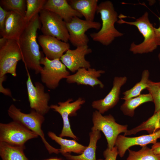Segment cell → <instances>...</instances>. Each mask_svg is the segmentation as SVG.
I'll return each instance as SVG.
<instances>
[{
  "label": "cell",
  "mask_w": 160,
  "mask_h": 160,
  "mask_svg": "<svg viewBox=\"0 0 160 160\" xmlns=\"http://www.w3.org/2000/svg\"><path fill=\"white\" fill-rule=\"evenodd\" d=\"M47 0H26V10L25 18L27 22L40 13Z\"/></svg>",
  "instance_id": "cell-29"
},
{
  "label": "cell",
  "mask_w": 160,
  "mask_h": 160,
  "mask_svg": "<svg viewBox=\"0 0 160 160\" xmlns=\"http://www.w3.org/2000/svg\"><path fill=\"white\" fill-rule=\"evenodd\" d=\"M41 23V31L43 35L56 38L68 43L69 36L66 23L57 14L43 9L39 13Z\"/></svg>",
  "instance_id": "cell-7"
},
{
  "label": "cell",
  "mask_w": 160,
  "mask_h": 160,
  "mask_svg": "<svg viewBox=\"0 0 160 160\" xmlns=\"http://www.w3.org/2000/svg\"><path fill=\"white\" fill-rule=\"evenodd\" d=\"M160 138V129L148 135H143L134 137H128L119 135L115 143V146L117 149L118 155L123 157L126 151L131 147L139 145L142 147L149 144H154Z\"/></svg>",
  "instance_id": "cell-15"
},
{
  "label": "cell",
  "mask_w": 160,
  "mask_h": 160,
  "mask_svg": "<svg viewBox=\"0 0 160 160\" xmlns=\"http://www.w3.org/2000/svg\"><path fill=\"white\" fill-rule=\"evenodd\" d=\"M127 80L125 76L114 77L109 92L104 98L92 102V107L102 114L114 107L119 101L121 88Z\"/></svg>",
  "instance_id": "cell-14"
},
{
  "label": "cell",
  "mask_w": 160,
  "mask_h": 160,
  "mask_svg": "<svg viewBox=\"0 0 160 160\" xmlns=\"http://www.w3.org/2000/svg\"><path fill=\"white\" fill-rule=\"evenodd\" d=\"M66 25L69 34V41L76 47L87 45L89 39L85 33L86 31L91 28L99 30L101 27L99 22L83 20L77 17L66 23Z\"/></svg>",
  "instance_id": "cell-10"
},
{
  "label": "cell",
  "mask_w": 160,
  "mask_h": 160,
  "mask_svg": "<svg viewBox=\"0 0 160 160\" xmlns=\"http://www.w3.org/2000/svg\"><path fill=\"white\" fill-rule=\"evenodd\" d=\"M44 160H62L61 159L57 158H52Z\"/></svg>",
  "instance_id": "cell-37"
},
{
  "label": "cell",
  "mask_w": 160,
  "mask_h": 160,
  "mask_svg": "<svg viewBox=\"0 0 160 160\" xmlns=\"http://www.w3.org/2000/svg\"><path fill=\"white\" fill-rule=\"evenodd\" d=\"M160 129V109L148 120L137 126L129 130L125 133L126 135H135L138 132L145 130L151 134Z\"/></svg>",
  "instance_id": "cell-25"
},
{
  "label": "cell",
  "mask_w": 160,
  "mask_h": 160,
  "mask_svg": "<svg viewBox=\"0 0 160 160\" xmlns=\"http://www.w3.org/2000/svg\"><path fill=\"white\" fill-rule=\"evenodd\" d=\"M89 142L88 145L83 152L77 156L69 153L63 154L68 160H96V151L97 141L101 137L100 131L93 130L89 134Z\"/></svg>",
  "instance_id": "cell-20"
},
{
  "label": "cell",
  "mask_w": 160,
  "mask_h": 160,
  "mask_svg": "<svg viewBox=\"0 0 160 160\" xmlns=\"http://www.w3.org/2000/svg\"><path fill=\"white\" fill-rule=\"evenodd\" d=\"M7 112L8 115L13 121L21 124L40 137L50 154L60 153L59 149L50 145L45 138L41 129L42 124L45 120L44 116L33 110H31L28 113H24L13 104L9 106Z\"/></svg>",
  "instance_id": "cell-4"
},
{
  "label": "cell",
  "mask_w": 160,
  "mask_h": 160,
  "mask_svg": "<svg viewBox=\"0 0 160 160\" xmlns=\"http://www.w3.org/2000/svg\"><path fill=\"white\" fill-rule=\"evenodd\" d=\"M38 40L45 57L50 60L60 59L64 53L70 49L68 43L52 36L41 35L38 36Z\"/></svg>",
  "instance_id": "cell-17"
},
{
  "label": "cell",
  "mask_w": 160,
  "mask_h": 160,
  "mask_svg": "<svg viewBox=\"0 0 160 160\" xmlns=\"http://www.w3.org/2000/svg\"><path fill=\"white\" fill-rule=\"evenodd\" d=\"M41 23L39 14L27 23L20 36L18 42L22 59L27 69L33 70L36 74L40 73L43 67L40 60L43 57L37 42V31L40 29Z\"/></svg>",
  "instance_id": "cell-1"
},
{
  "label": "cell",
  "mask_w": 160,
  "mask_h": 160,
  "mask_svg": "<svg viewBox=\"0 0 160 160\" xmlns=\"http://www.w3.org/2000/svg\"><path fill=\"white\" fill-rule=\"evenodd\" d=\"M40 64L44 66L40 73L41 81L51 89L56 88L60 81L70 75L69 71L60 59L50 60L43 57Z\"/></svg>",
  "instance_id": "cell-8"
},
{
  "label": "cell",
  "mask_w": 160,
  "mask_h": 160,
  "mask_svg": "<svg viewBox=\"0 0 160 160\" xmlns=\"http://www.w3.org/2000/svg\"><path fill=\"white\" fill-rule=\"evenodd\" d=\"M96 13L100 14L102 24L98 32L90 34V36L94 41L107 46L116 38L123 35V33L115 27V23L118 21V16L111 1H106L101 2L98 5Z\"/></svg>",
  "instance_id": "cell-2"
},
{
  "label": "cell",
  "mask_w": 160,
  "mask_h": 160,
  "mask_svg": "<svg viewBox=\"0 0 160 160\" xmlns=\"http://www.w3.org/2000/svg\"><path fill=\"white\" fill-rule=\"evenodd\" d=\"M68 1L72 8L80 12L84 17L85 20L94 21L98 0H69Z\"/></svg>",
  "instance_id": "cell-21"
},
{
  "label": "cell",
  "mask_w": 160,
  "mask_h": 160,
  "mask_svg": "<svg viewBox=\"0 0 160 160\" xmlns=\"http://www.w3.org/2000/svg\"><path fill=\"white\" fill-rule=\"evenodd\" d=\"M159 19L160 22V26L158 28H154L156 36L157 38H160V17H159Z\"/></svg>",
  "instance_id": "cell-35"
},
{
  "label": "cell",
  "mask_w": 160,
  "mask_h": 160,
  "mask_svg": "<svg viewBox=\"0 0 160 160\" xmlns=\"http://www.w3.org/2000/svg\"><path fill=\"white\" fill-rule=\"evenodd\" d=\"M9 11H7L0 6V31L3 29Z\"/></svg>",
  "instance_id": "cell-32"
},
{
  "label": "cell",
  "mask_w": 160,
  "mask_h": 160,
  "mask_svg": "<svg viewBox=\"0 0 160 160\" xmlns=\"http://www.w3.org/2000/svg\"><path fill=\"white\" fill-rule=\"evenodd\" d=\"M72 99H69L64 102H60L58 105H52L50 109L59 113L63 120V126L59 136L63 137H68L75 140H78V137L73 134L71 128L69 116H75L76 111L80 109L81 105L84 104L85 100L81 97L79 98L75 101L72 102Z\"/></svg>",
  "instance_id": "cell-11"
},
{
  "label": "cell",
  "mask_w": 160,
  "mask_h": 160,
  "mask_svg": "<svg viewBox=\"0 0 160 160\" xmlns=\"http://www.w3.org/2000/svg\"><path fill=\"white\" fill-rule=\"evenodd\" d=\"M153 102V98L149 93L141 94L139 96L128 99L121 105L120 109L125 116H133L135 109L145 103Z\"/></svg>",
  "instance_id": "cell-23"
},
{
  "label": "cell",
  "mask_w": 160,
  "mask_h": 160,
  "mask_svg": "<svg viewBox=\"0 0 160 160\" xmlns=\"http://www.w3.org/2000/svg\"><path fill=\"white\" fill-rule=\"evenodd\" d=\"M129 155L126 160H160V155L155 154L151 148L143 146L137 151L128 149Z\"/></svg>",
  "instance_id": "cell-27"
},
{
  "label": "cell",
  "mask_w": 160,
  "mask_h": 160,
  "mask_svg": "<svg viewBox=\"0 0 160 160\" xmlns=\"http://www.w3.org/2000/svg\"><path fill=\"white\" fill-rule=\"evenodd\" d=\"M27 23L24 17L16 12L9 11L0 35L7 39L18 41Z\"/></svg>",
  "instance_id": "cell-16"
},
{
  "label": "cell",
  "mask_w": 160,
  "mask_h": 160,
  "mask_svg": "<svg viewBox=\"0 0 160 160\" xmlns=\"http://www.w3.org/2000/svg\"><path fill=\"white\" fill-rule=\"evenodd\" d=\"M38 136L17 121H13L8 123H0V142L25 147L27 141Z\"/></svg>",
  "instance_id": "cell-6"
},
{
  "label": "cell",
  "mask_w": 160,
  "mask_h": 160,
  "mask_svg": "<svg viewBox=\"0 0 160 160\" xmlns=\"http://www.w3.org/2000/svg\"><path fill=\"white\" fill-rule=\"evenodd\" d=\"M158 57L159 61L160 62V52L158 54Z\"/></svg>",
  "instance_id": "cell-39"
},
{
  "label": "cell",
  "mask_w": 160,
  "mask_h": 160,
  "mask_svg": "<svg viewBox=\"0 0 160 160\" xmlns=\"http://www.w3.org/2000/svg\"><path fill=\"white\" fill-rule=\"evenodd\" d=\"M149 76V71L147 69L144 70L142 73L140 81L136 84L132 88L124 92L123 93V97L121 99L125 100L141 95L142 90L146 89L148 87Z\"/></svg>",
  "instance_id": "cell-26"
},
{
  "label": "cell",
  "mask_w": 160,
  "mask_h": 160,
  "mask_svg": "<svg viewBox=\"0 0 160 160\" xmlns=\"http://www.w3.org/2000/svg\"><path fill=\"white\" fill-rule=\"evenodd\" d=\"M118 155L117 149L116 146L111 149L107 148L103 152L105 159H99L97 160H116Z\"/></svg>",
  "instance_id": "cell-31"
},
{
  "label": "cell",
  "mask_w": 160,
  "mask_h": 160,
  "mask_svg": "<svg viewBox=\"0 0 160 160\" xmlns=\"http://www.w3.org/2000/svg\"><path fill=\"white\" fill-rule=\"evenodd\" d=\"M48 135L60 146V153L62 155L71 152L81 154L87 147L77 142L75 140L65 139L57 136L54 132L49 131Z\"/></svg>",
  "instance_id": "cell-22"
},
{
  "label": "cell",
  "mask_w": 160,
  "mask_h": 160,
  "mask_svg": "<svg viewBox=\"0 0 160 160\" xmlns=\"http://www.w3.org/2000/svg\"><path fill=\"white\" fill-rule=\"evenodd\" d=\"M157 44L158 46H160V38H158L157 39Z\"/></svg>",
  "instance_id": "cell-38"
},
{
  "label": "cell",
  "mask_w": 160,
  "mask_h": 160,
  "mask_svg": "<svg viewBox=\"0 0 160 160\" xmlns=\"http://www.w3.org/2000/svg\"><path fill=\"white\" fill-rule=\"evenodd\" d=\"M7 39L2 37L0 39V47H2L5 44Z\"/></svg>",
  "instance_id": "cell-36"
},
{
  "label": "cell",
  "mask_w": 160,
  "mask_h": 160,
  "mask_svg": "<svg viewBox=\"0 0 160 160\" xmlns=\"http://www.w3.org/2000/svg\"><path fill=\"white\" fill-rule=\"evenodd\" d=\"M146 89L151 95L155 105L154 113L160 109V82H154L150 80Z\"/></svg>",
  "instance_id": "cell-30"
},
{
  "label": "cell",
  "mask_w": 160,
  "mask_h": 160,
  "mask_svg": "<svg viewBox=\"0 0 160 160\" xmlns=\"http://www.w3.org/2000/svg\"><path fill=\"white\" fill-rule=\"evenodd\" d=\"M159 5L160 6V0H159Z\"/></svg>",
  "instance_id": "cell-40"
},
{
  "label": "cell",
  "mask_w": 160,
  "mask_h": 160,
  "mask_svg": "<svg viewBox=\"0 0 160 160\" xmlns=\"http://www.w3.org/2000/svg\"><path fill=\"white\" fill-rule=\"evenodd\" d=\"M92 52V49L88 45L79 46L75 49L68 50L60 60L66 68L74 73L80 68L88 69L91 67L90 63L86 60L85 56Z\"/></svg>",
  "instance_id": "cell-13"
},
{
  "label": "cell",
  "mask_w": 160,
  "mask_h": 160,
  "mask_svg": "<svg viewBox=\"0 0 160 160\" xmlns=\"http://www.w3.org/2000/svg\"><path fill=\"white\" fill-rule=\"evenodd\" d=\"M93 126L92 131H102L105 135L108 143V148L112 149L115 145L116 140L119 134L125 133L128 130L127 125H121L116 122L111 114L103 116L96 110L92 116Z\"/></svg>",
  "instance_id": "cell-5"
},
{
  "label": "cell",
  "mask_w": 160,
  "mask_h": 160,
  "mask_svg": "<svg viewBox=\"0 0 160 160\" xmlns=\"http://www.w3.org/2000/svg\"><path fill=\"white\" fill-rule=\"evenodd\" d=\"M1 6L8 11L16 12L25 17L26 10L25 0H1Z\"/></svg>",
  "instance_id": "cell-28"
},
{
  "label": "cell",
  "mask_w": 160,
  "mask_h": 160,
  "mask_svg": "<svg viewBox=\"0 0 160 160\" xmlns=\"http://www.w3.org/2000/svg\"><path fill=\"white\" fill-rule=\"evenodd\" d=\"M155 154L160 155V142H156L152 145L151 148Z\"/></svg>",
  "instance_id": "cell-34"
},
{
  "label": "cell",
  "mask_w": 160,
  "mask_h": 160,
  "mask_svg": "<svg viewBox=\"0 0 160 160\" xmlns=\"http://www.w3.org/2000/svg\"><path fill=\"white\" fill-rule=\"evenodd\" d=\"M26 82L28 100L32 110L44 116L50 108L48 105L50 96L45 92L44 87L40 82H36L33 84L29 72Z\"/></svg>",
  "instance_id": "cell-12"
},
{
  "label": "cell",
  "mask_w": 160,
  "mask_h": 160,
  "mask_svg": "<svg viewBox=\"0 0 160 160\" xmlns=\"http://www.w3.org/2000/svg\"><path fill=\"white\" fill-rule=\"evenodd\" d=\"M22 59L18 41L7 39L0 47V77L7 73L15 77L17 63Z\"/></svg>",
  "instance_id": "cell-9"
},
{
  "label": "cell",
  "mask_w": 160,
  "mask_h": 160,
  "mask_svg": "<svg viewBox=\"0 0 160 160\" xmlns=\"http://www.w3.org/2000/svg\"><path fill=\"white\" fill-rule=\"evenodd\" d=\"M43 9L49 10L57 14L65 23L70 22L74 17H83L79 12L74 9L66 0H48Z\"/></svg>",
  "instance_id": "cell-19"
},
{
  "label": "cell",
  "mask_w": 160,
  "mask_h": 160,
  "mask_svg": "<svg viewBox=\"0 0 160 160\" xmlns=\"http://www.w3.org/2000/svg\"><path fill=\"white\" fill-rule=\"evenodd\" d=\"M105 73L103 70L94 68H81L74 74L69 75L66 78V82L69 84L76 83L78 85H89L92 87L99 86L103 88L104 85L98 78Z\"/></svg>",
  "instance_id": "cell-18"
},
{
  "label": "cell",
  "mask_w": 160,
  "mask_h": 160,
  "mask_svg": "<svg viewBox=\"0 0 160 160\" xmlns=\"http://www.w3.org/2000/svg\"><path fill=\"white\" fill-rule=\"evenodd\" d=\"M117 23L120 24H126L135 26L144 37L141 43L136 44L134 42L130 45L129 50L134 54H143L153 52L158 46L154 28L150 22L148 13L146 12L135 21L129 22L121 18Z\"/></svg>",
  "instance_id": "cell-3"
},
{
  "label": "cell",
  "mask_w": 160,
  "mask_h": 160,
  "mask_svg": "<svg viewBox=\"0 0 160 160\" xmlns=\"http://www.w3.org/2000/svg\"><path fill=\"white\" fill-rule=\"evenodd\" d=\"M7 78L6 75L0 77V92L4 95L12 97L10 90L8 88H5L3 86L2 83Z\"/></svg>",
  "instance_id": "cell-33"
},
{
  "label": "cell",
  "mask_w": 160,
  "mask_h": 160,
  "mask_svg": "<svg viewBox=\"0 0 160 160\" xmlns=\"http://www.w3.org/2000/svg\"><path fill=\"white\" fill-rule=\"evenodd\" d=\"M25 147L12 145L0 142V156L2 160H29L24 152Z\"/></svg>",
  "instance_id": "cell-24"
}]
</instances>
